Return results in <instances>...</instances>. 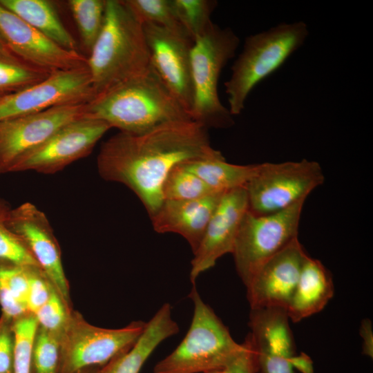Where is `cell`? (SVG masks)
<instances>
[{
  "instance_id": "1",
  "label": "cell",
  "mask_w": 373,
  "mask_h": 373,
  "mask_svg": "<svg viewBox=\"0 0 373 373\" xmlns=\"http://www.w3.org/2000/svg\"><path fill=\"white\" fill-rule=\"evenodd\" d=\"M221 155L206 128L193 120L173 121L138 134L119 131L102 143L97 166L104 180L133 191L151 216L164 201L162 186L172 169Z\"/></svg>"
},
{
  "instance_id": "2",
  "label": "cell",
  "mask_w": 373,
  "mask_h": 373,
  "mask_svg": "<svg viewBox=\"0 0 373 373\" xmlns=\"http://www.w3.org/2000/svg\"><path fill=\"white\" fill-rule=\"evenodd\" d=\"M84 116L133 134L169 122L192 120L151 65L140 75L93 97L85 104Z\"/></svg>"
},
{
  "instance_id": "3",
  "label": "cell",
  "mask_w": 373,
  "mask_h": 373,
  "mask_svg": "<svg viewBox=\"0 0 373 373\" xmlns=\"http://www.w3.org/2000/svg\"><path fill=\"white\" fill-rule=\"evenodd\" d=\"M150 66L143 25L123 0H106L104 25L87 58L94 97Z\"/></svg>"
},
{
  "instance_id": "4",
  "label": "cell",
  "mask_w": 373,
  "mask_h": 373,
  "mask_svg": "<svg viewBox=\"0 0 373 373\" xmlns=\"http://www.w3.org/2000/svg\"><path fill=\"white\" fill-rule=\"evenodd\" d=\"M309 35L303 21L282 23L248 36L242 52L233 62L229 79L224 83L232 115L245 108L252 89L268 77L305 42Z\"/></svg>"
},
{
  "instance_id": "5",
  "label": "cell",
  "mask_w": 373,
  "mask_h": 373,
  "mask_svg": "<svg viewBox=\"0 0 373 373\" xmlns=\"http://www.w3.org/2000/svg\"><path fill=\"white\" fill-rule=\"evenodd\" d=\"M189 297L194 305L190 327L180 345L159 361L153 373H208L223 370L240 352L243 343L201 298L195 285Z\"/></svg>"
},
{
  "instance_id": "6",
  "label": "cell",
  "mask_w": 373,
  "mask_h": 373,
  "mask_svg": "<svg viewBox=\"0 0 373 373\" xmlns=\"http://www.w3.org/2000/svg\"><path fill=\"white\" fill-rule=\"evenodd\" d=\"M238 37L230 28L213 23L193 40L191 49L193 104L191 118L209 128H228L233 115L221 102L218 90L223 68L238 47Z\"/></svg>"
},
{
  "instance_id": "7",
  "label": "cell",
  "mask_w": 373,
  "mask_h": 373,
  "mask_svg": "<svg viewBox=\"0 0 373 373\" xmlns=\"http://www.w3.org/2000/svg\"><path fill=\"white\" fill-rule=\"evenodd\" d=\"M305 200L278 212L245 214L232 254L237 273L247 287L261 267L298 238Z\"/></svg>"
},
{
  "instance_id": "8",
  "label": "cell",
  "mask_w": 373,
  "mask_h": 373,
  "mask_svg": "<svg viewBox=\"0 0 373 373\" xmlns=\"http://www.w3.org/2000/svg\"><path fill=\"white\" fill-rule=\"evenodd\" d=\"M146 323L139 321L119 329L102 328L88 323L81 314L72 310L60 334L59 373L102 367L134 345Z\"/></svg>"
},
{
  "instance_id": "9",
  "label": "cell",
  "mask_w": 373,
  "mask_h": 373,
  "mask_svg": "<svg viewBox=\"0 0 373 373\" xmlns=\"http://www.w3.org/2000/svg\"><path fill=\"white\" fill-rule=\"evenodd\" d=\"M323 169L316 161L302 160L256 164L245 186L248 210L265 215L284 210L302 200L324 182Z\"/></svg>"
},
{
  "instance_id": "10",
  "label": "cell",
  "mask_w": 373,
  "mask_h": 373,
  "mask_svg": "<svg viewBox=\"0 0 373 373\" xmlns=\"http://www.w3.org/2000/svg\"><path fill=\"white\" fill-rule=\"evenodd\" d=\"M94 96L87 66L54 71L39 82L0 96V121L53 107L86 104Z\"/></svg>"
},
{
  "instance_id": "11",
  "label": "cell",
  "mask_w": 373,
  "mask_h": 373,
  "mask_svg": "<svg viewBox=\"0 0 373 373\" xmlns=\"http://www.w3.org/2000/svg\"><path fill=\"white\" fill-rule=\"evenodd\" d=\"M85 104L53 107L42 112L0 121V174L10 173L23 157L58 130L84 117Z\"/></svg>"
},
{
  "instance_id": "12",
  "label": "cell",
  "mask_w": 373,
  "mask_h": 373,
  "mask_svg": "<svg viewBox=\"0 0 373 373\" xmlns=\"http://www.w3.org/2000/svg\"><path fill=\"white\" fill-rule=\"evenodd\" d=\"M111 128L108 124L99 119L84 116L75 119L19 160L11 172L33 171L44 174L59 172L88 156Z\"/></svg>"
},
{
  "instance_id": "13",
  "label": "cell",
  "mask_w": 373,
  "mask_h": 373,
  "mask_svg": "<svg viewBox=\"0 0 373 373\" xmlns=\"http://www.w3.org/2000/svg\"><path fill=\"white\" fill-rule=\"evenodd\" d=\"M151 65L191 117L193 86L191 49L193 41L182 33L143 24Z\"/></svg>"
},
{
  "instance_id": "14",
  "label": "cell",
  "mask_w": 373,
  "mask_h": 373,
  "mask_svg": "<svg viewBox=\"0 0 373 373\" xmlns=\"http://www.w3.org/2000/svg\"><path fill=\"white\" fill-rule=\"evenodd\" d=\"M8 226L70 305V288L62 265L60 247L45 213L31 202L23 203L12 209Z\"/></svg>"
},
{
  "instance_id": "15",
  "label": "cell",
  "mask_w": 373,
  "mask_h": 373,
  "mask_svg": "<svg viewBox=\"0 0 373 373\" xmlns=\"http://www.w3.org/2000/svg\"><path fill=\"white\" fill-rule=\"evenodd\" d=\"M0 36L18 57L50 73L87 66V58L77 50L59 46L1 3Z\"/></svg>"
},
{
  "instance_id": "16",
  "label": "cell",
  "mask_w": 373,
  "mask_h": 373,
  "mask_svg": "<svg viewBox=\"0 0 373 373\" xmlns=\"http://www.w3.org/2000/svg\"><path fill=\"white\" fill-rule=\"evenodd\" d=\"M285 309H251L249 334L256 357L255 373H295L291 359L296 353Z\"/></svg>"
},
{
  "instance_id": "17",
  "label": "cell",
  "mask_w": 373,
  "mask_h": 373,
  "mask_svg": "<svg viewBox=\"0 0 373 373\" xmlns=\"http://www.w3.org/2000/svg\"><path fill=\"white\" fill-rule=\"evenodd\" d=\"M248 211L245 187L223 193L193 253L190 279L195 285L199 276L213 267L227 254H232L242 220Z\"/></svg>"
},
{
  "instance_id": "18",
  "label": "cell",
  "mask_w": 373,
  "mask_h": 373,
  "mask_svg": "<svg viewBox=\"0 0 373 373\" xmlns=\"http://www.w3.org/2000/svg\"><path fill=\"white\" fill-rule=\"evenodd\" d=\"M307 255L297 238L267 260L246 287L250 308L287 309Z\"/></svg>"
},
{
  "instance_id": "19",
  "label": "cell",
  "mask_w": 373,
  "mask_h": 373,
  "mask_svg": "<svg viewBox=\"0 0 373 373\" xmlns=\"http://www.w3.org/2000/svg\"><path fill=\"white\" fill-rule=\"evenodd\" d=\"M223 193H213L193 200H164L150 216L154 230L160 233H175L182 236L193 254Z\"/></svg>"
},
{
  "instance_id": "20",
  "label": "cell",
  "mask_w": 373,
  "mask_h": 373,
  "mask_svg": "<svg viewBox=\"0 0 373 373\" xmlns=\"http://www.w3.org/2000/svg\"><path fill=\"white\" fill-rule=\"evenodd\" d=\"M179 332L172 317L169 303L164 304L146 323V327L134 345L95 373H139L143 365L164 340Z\"/></svg>"
},
{
  "instance_id": "21",
  "label": "cell",
  "mask_w": 373,
  "mask_h": 373,
  "mask_svg": "<svg viewBox=\"0 0 373 373\" xmlns=\"http://www.w3.org/2000/svg\"><path fill=\"white\" fill-rule=\"evenodd\" d=\"M333 295L334 284L329 272L320 260L307 254L286 309L289 318L297 323L318 313Z\"/></svg>"
},
{
  "instance_id": "22",
  "label": "cell",
  "mask_w": 373,
  "mask_h": 373,
  "mask_svg": "<svg viewBox=\"0 0 373 373\" xmlns=\"http://www.w3.org/2000/svg\"><path fill=\"white\" fill-rule=\"evenodd\" d=\"M0 3L59 46L77 50L76 40L61 22L50 1L0 0Z\"/></svg>"
},
{
  "instance_id": "23",
  "label": "cell",
  "mask_w": 373,
  "mask_h": 373,
  "mask_svg": "<svg viewBox=\"0 0 373 373\" xmlns=\"http://www.w3.org/2000/svg\"><path fill=\"white\" fill-rule=\"evenodd\" d=\"M182 164L202 179L213 191L219 193L245 187L256 165L231 164L225 160L223 155L197 159Z\"/></svg>"
},
{
  "instance_id": "24",
  "label": "cell",
  "mask_w": 373,
  "mask_h": 373,
  "mask_svg": "<svg viewBox=\"0 0 373 373\" xmlns=\"http://www.w3.org/2000/svg\"><path fill=\"white\" fill-rule=\"evenodd\" d=\"M30 267L0 258L1 314L12 321L30 313L27 306Z\"/></svg>"
},
{
  "instance_id": "25",
  "label": "cell",
  "mask_w": 373,
  "mask_h": 373,
  "mask_svg": "<svg viewBox=\"0 0 373 373\" xmlns=\"http://www.w3.org/2000/svg\"><path fill=\"white\" fill-rule=\"evenodd\" d=\"M51 73L35 66L0 44V95L16 92L45 79Z\"/></svg>"
},
{
  "instance_id": "26",
  "label": "cell",
  "mask_w": 373,
  "mask_h": 373,
  "mask_svg": "<svg viewBox=\"0 0 373 373\" xmlns=\"http://www.w3.org/2000/svg\"><path fill=\"white\" fill-rule=\"evenodd\" d=\"M68 3L82 43L90 52L104 25L106 0H70Z\"/></svg>"
},
{
  "instance_id": "27",
  "label": "cell",
  "mask_w": 373,
  "mask_h": 373,
  "mask_svg": "<svg viewBox=\"0 0 373 373\" xmlns=\"http://www.w3.org/2000/svg\"><path fill=\"white\" fill-rule=\"evenodd\" d=\"M123 1L142 25L153 24L189 37L178 21L172 0Z\"/></svg>"
},
{
  "instance_id": "28",
  "label": "cell",
  "mask_w": 373,
  "mask_h": 373,
  "mask_svg": "<svg viewBox=\"0 0 373 373\" xmlns=\"http://www.w3.org/2000/svg\"><path fill=\"white\" fill-rule=\"evenodd\" d=\"M162 191L164 200H193L219 193L213 191L202 179L186 169L182 164L171 169L164 182Z\"/></svg>"
},
{
  "instance_id": "29",
  "label": "cell",
  "mask_w": 373,
  "mask_h": 373,
  "mask_svg": "<svg viewBox=\"0 0 373 373\" xmlns=\"http://www.w3.org/2000/svg\"><path fill=\"white\" fill-rule=\"evenodd\" d=\"M177 17L193 41L213 23L211 16L218 3L213 0H172Z\"/></svg>"
},
{
  "instance_id": "30",
  "label": "cell",
  "mask_w": 373,
  "mask_h": 373,
  "mask_svg": "<svg viewBox=\"0 0 373 373\" xmlns=\"http://www.w3.org/2000/svg\"><path fill=\"white\" fill-rule=\"evenodd\" d=\"M15 336L13 373H32V348L38 323L28 313L12 322Z\"/></svg>"
},
{
  "instance_id": "31",
  "label": "cell",
  "mask_w": 373,
  "mask_h": 373,
  "mask_svg": "<svg viewBox=\"0 0 373 373\" xmlns=\"http://www.w3.org/2000/svg\"><path fill=\"white\" fill-rule=\"evenodd\" d=\"M60 334L38 325L32 348L34 373H59Z\"/></svg>"
},
{
  "instance_id": "32",
  "label": "cell",
  "mask_w": 373,
  "mask_h": 373,
  "mask_svg": "<svg viewBox=\"0 0 373 373\" xmlns=\"http://www.w3.org/2000/svg\"><path fill=\"white\" fill-rule=\"evenodd\" d=\"M11 210L9 203L0 198V258L39 267L26 246L8 226Z\"/></svg>"
},
{
  "instance_id": "33",
  "label": "cell",
  "mask_w": 373,
  "mask_h": 373,
  "mask_svg": "<svg viewBox=\"0 0 373 373\" xmlns=\"http://www.w3.org/2000/svg\"><path fill=\"white\" fill-rule=\"evenodd\" d=\"M71 309L54 287L48 300L34 314L38 325L49 332L61 334Z\"/></svg>"
},
{
  "instance_id": "34",
  "label": "cell",
  "mask_w": 373,
  "mask_h": 373,
  "mask_svg": "<svg viewBox=\"0 0 373 373\" xmlns=\"http://www.w3.org/2000/svg\"><path fill=\"white\" fill-rule=\"evenodd\" d=\"M53 288L52 284L40 267H30L27 297L28 312L35 314L48 300Z\"/></svg>"
},
{
  "instance_id": "35",
  "label": "cell",
  "mask_w": 373,
  "mask_h": 373,
  "mask_svg": "<svg viewBox=\"0 0 373 373\" xmlns=\"http://www.w3.org/2000/svg\"><path fill=\"white\" fill-rule=\"evenodd\" d=\"M13 321L1 314L0 317V373H13L15 336Z\"/></svg>"
},
{
  "instance_id": "36",
  "label": "cell",
  "mask_w": 373,
  "mask_h": 373,
  "mask_svg": "<svg viewBox=\"0 0 373 373\" xmlns=\"http://www.w3.org/2000/svg\"><path fill=\"white\" fill-rule=\"evenodd\" d=\"M242 343L243 347L240 352L222 373H255V352L249 334Z\"/></svg>"
},
{
  "instance_id": "37",
  "label": "cell",
  "mask_w": 373,
  "mask_h": 373,
  "mask_svg": "<svg viewBox=\"0 0 373 373\" xmlns=\"http://www.w3.org/2000/svg\"><path fill=\"white\" fill-rule=\"evenodd\" d=\"M360 335L363 339V354L373 358V329L372 321L364 318L361 323Z\"/></svg>"
},
{
  "instance_id": "38",
  "label": "cell",
  "mask_w": 373,
  "mask_h": 373,
  "mask_svg": "<svg viewBox=\"0 0 373 373\" xmlns=\"http://www.w3.org/2000/svg\"><path fill=\"white\" fill-rule=\"evenodd\" d=\"M291 363L294 369H296L301 373H314L313 362L311 358L304 352L295 354Z\"/></svg>"
},
{
  "instance_id": "39",
  "label": "cell",
  "mask_w": 373,
  "mask_h": 373,
  "mask_svg": "<svg viewBox=\"0 0 373 373\" xmlns=\"http://www.w3.org/2000/svg\"><path fill=\"white\" fill-rule=\"evenodd\" d=\"M95 372H96V370H95V371H93V372H91V371H88V370H87V371L84 370V371H82V372H79V373H95Z\"/></svg>"
},
{
  "instance_id": "40",
  "label": "cell",
  "mask_w": 373,
  "mask_h": 373,
  "mask_svg": "<svg viewBox=\"0 0 373 373\" xmlns=\"http://www.w3.org/2000/svg\"><path fill=\"white\" fill-rule=\"evenodd\" d=\"M0 44H5V42L3 41L1 36H0Z\"/></svg>"
},
{
  "instance_id": "41",
  "label": "cell",
  "mask_w": 373,
  "mask_h": 373,
  "mask_svg": "<svg viewBox=\"0 0 373 373\" xmlns=\"http://www.w3.org/2000/svg\"><path fill=\"white\" fill-rule=\"evenodd\" d=\"M222 371H216V372H208V373H222Z\"/></svg>"
},
{
  "instance_id": "42",
  "label": "cell",
  "mask_w": 373,
  "mask_h": 373,
  "mask_svg": "<svg viewBox=\"0 0 373 373\" xmlns=\"http://www.w3.org/2000/svg\"><path fill=\"white\" fill-rule=\"evenodd\" d=\"M0 96H1V95H0Z\"/></svg>"
}]
</instances>
